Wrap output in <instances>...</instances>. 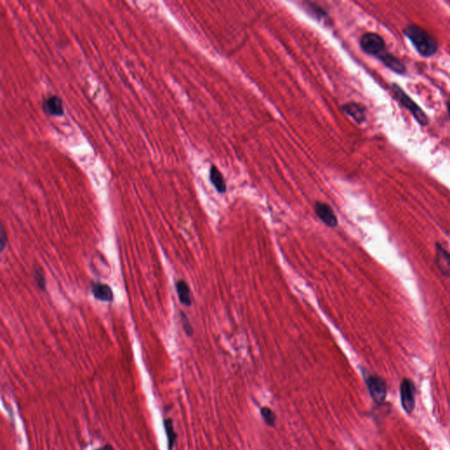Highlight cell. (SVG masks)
I'll list each match as a JSON object with an SVG mask.
<instances>
[{
    "label": "cell",
    "mask_w": 450,
    "mask_h": 450,
    "mask_svg": "<svg viewBox=\"0 0 450 450\" xmlns=\"http://www.w3.org/2000/svg\"><path fill=\"white\" fill-rule=\"evenodd\" d=\"M404 34L412 41L414 48L421 56L430 57L438 50V41L427 30L418 25H409L404 29Z\"/></svg>",
    "instance_id": "obj_1"
},
{
    "label": "cell",
    "mask_w": 450,
    "mask_h": 450,
    "mask_svg": "<svg viewBox=\"0 0 450 450\" xmlns=\"http://www.w3.org/2000/svg\"><path fill=\"white\" fill-rule=\"evenodd\" d=\"M392 90L396 98L407 110L411 112L414 119L416 120L417 123L421 126H427L429 123V119L426 113L423 111V109L420 108L419 105L417 104L415 101H413V99L408 96L405 93V91L397 84H392Z\"/></svg>",
    "instance_id": "obj_2"
},
{
    "label": "cell",
    "mask_w": 450,
    "mask_h": 450,
    "mask_svg": "<svg viewBox=\"0 0 450 450\" xmlns=\"http://www.w3.org/2000/svg\"><path fill=\"white\" fill-rule=\"evenodd\" d=\"M360 46L363 52L369 56H377L385 51L386 43L383 38L376 33H366L361 36Z\"/></svg>",
    "instance_id": "obj_3"
},
{
    "label": "cell",
    "mask_w": 450,
    "mask_h": 450,
    "mask_svg": "<svg viewBox=\"0 0 450 450\" xmlns=\"http://www.w3.org/2000/svg\"><path fill=\"white\" fill-rule=\"evenodd\" d=\"M365 383L374 401L377 404H382L385 401L387 397V385L381 376L368 374L365 376Z\"/></svg>",
    "instance_id": "obj_4"
},
{
    "label": "cell",
    "mask_w": 450,
    "mask_h": 450,
    "mask_svg": "<svg viewBox=\"0 0 450 450\" xmlns=\"http://www.w3.org/2000/svg\"><path fill=\"white\" fill-rule=\"evenodd\" d=\"M416 388L410 379L405 378L400 384V398L403 409L408 414L413 413L415 408Z\"/></svg>",
    "instance_id": "obj_5"
},
{
    "label": "cell",
    "mask_w": 450,
    "mask_h": 450,
    "mask_svg": "<svg viewBox=\"0 0 450 450\" xmlns=\"http://www.w3.org/2000/svg\"><path fill=\"white\" fill-rule=\"evenodd\" d=\"M314 210H315L316 216L326 226L331 228V229L338 226V218L330 205L321 202V201H316L314 206Z\"/></svg>",
    "instance_id": "obj_6"
},
{
    "label": "cell",
    "mask_w": 450,
    "mask_h": 450,
    "mask_svg": "<svg viewBox=\"0 0 450 450\" xmlns=\"http://www.w3.org/2000/svg\"><path fill=\"white\" fill-rule=\"evenodd\" d=\"M376 58H378L383 63L384 66H386L388 69H390L396 74H406V71H407L406 65L402 63L401 60L398 59L397 56H395L394 55H392L388 51H383Z\"/></svg>",
    "instance_id": "obj_7"
},
{
    "label": "cell",
    "mask_w": 450,
    "mask_h": 450,
    "mask_svg": "<svg viewBox=\"0 0 450 450\" xmlns=\"http://www.w3.org/2000/svg\"><path fill=\"white\" fill-rule=\"evenodd\" d=\"M436 262L443 276L450 278V253L440 244L436 245Z\"/></svg>",
    "instance_id": "obj_8"
},
{
    "label": "cell",
    "mask_w": 450,
    "mask_h": 450,
    "mask_svg": "<svg viewBox=\"0 0 450 450\" xmlns=\"http://www.w3.org/2000/svg\"><path fill=\"white\" fill-rule=\"evenodd\" d=\"M342 111L347 116L352 117L358 124H362L367 118V109L363 105L356 102H349L343 105Z\"/></svg>",
    "instance_id": "obj_9"
},
{
    "label": "cell",
    "mask_w": 450,
    "mask_h": 450,
    "mask_svg": "<svg viewBox=\"0 0 450 450\" xmlns=\"http://www.w3.org/2000/svg\"><path fill=\"white\" fill-rule=\"evenodd\" d=\"M42 109L45 114L50 116H63L64 113L63 101L56 95H51L42 102Z\"/></svg>",
    "instance_id": "obj_10"
},
{
    "label": "cell",
    "mask_w": 450,
    "mask_h": 450,
    "mask_svg": "<svg viewBox=\"0 0 450 450\" xmlns=\"http://www.w3.org/2000/svg\"><path fill=\"white\" fill-rule=\"evenodd\" d=\"M92 292L93 297L102 301H112L114 300V294L111 288L101 283H92Z\"/></svg>",
    "instance_id": "obj_11"
},
{
    "label": "cell",
    "mask_w": 450,
    "mask_h": 450,
    "mask_svg": "<svg viewBox=\"0 0 450 450\" xmlns=\"http://www.w3.org/2000/svg\"><path fill=\"white\" fill-rule=\"evenodd\" d=\"M209 179L212 183L213 186L216 188V191L220 194H223L227 190V186L225 179L223 178V174L218 170L216 165H212L209 171Z\"/></svg>",
    "instance_id": "obj_12"
},
{
    "label": "cell",
    "mask_w": 450,
    "mask_h": 450,
    "mask_svg": "<svg viewBox=\"0 0 450 450\" xmlns=\"http://www.w3.org/2000/svg\"><path fill=\"white\" fill-rule=\"evenodd\" d=\"M176 291L179 296L180 302L185 306L190 307L192 305V296L188 284L185 281L179 280L176 283Z\"/></svg>",
    "instance_id": "obj_13"
},
{
    "label": "cell",
    "mask_w": 450,
    "mask_h": 450,
    "mask_svg": "<svg viewBox=\"0 0 450 450\" xmlns=\"http://www.w3.org/2000/svg\"><path fill=\"white\" fill-rule=\"evenodd\" d=\"M164 428H165L166 436H167L169 450H172L176 439H177V434H176V432L174 430L173 421H172L171 419H166V420L164 421Z\"/></svg>",
    "instance_id": "obj_14"
},
{
    "label": "cell",
    "mask_w": 450,
    "mask_h": 450,
    "mask_svg": "<svg viewBox=\"0 0 450 450\" xmlns=\"http://www.w3.org/2000/svg\"><path fill=\"white\" fill-rule=\"evenodd\" d=\"M261 414L265 423L268 425L269 427H274L276 425V413H274L273 410L268 407H262L261 410Z\"/></svg>",
    "instance_id": "obj_15"
},
{
    "label": "cell",
    "mask_w": 450,
    "mask_h": 450,
    "mask_svg": "<svg viewBox=\"0 0 450 450\" xmlns=\"http://www.w3.org/2000/svg\"><path fill=\"white\" fill-rule=\"evenodd\" d=\"M34 281L36 283L38 288L41 291H45L46 286H47V281H46V276L44 275V272L39 267L34 268Z\"/></svg>",
    "instance_id": "obj_16"
},
{
    "label": "cell",
    "mask_w": 450,
    "mask_h": 450,
    "mask_svg": "<svg viewBox=\"0 0 450 450\" xmlns=\"http://www.w3.org/2000/svg\"><path fill=\"white\" fill-rule=\"evenodd\" d=\"M180 317H181V321H182V325L183 329H184V331L186 332V334L188 335V336H191V335L193 334V328H192V325L190 324L189 319H188V317L184 314V313H180Z\"/></svg>",
    "instance_id": "obj_17"
},
{
    "label": "cell",
    "mask_w": 450,
    "mask_h": 450,
    "mask_svg": "<svg viewBox=\"0 0 450 450\" xmlns=\"http://www.w3.org/2000/svg\"><path fill=\"white\" fill-rule=\"evenodd\" d=\"M8 237L6 231L4 230V226H2L1 233H0V245H1V251L3 252L5 246H7Z\"/></svg>",
    "instance_id": "obj_18"
},
{
    "label": "cell",
    "mask_w": 450,
    "mask_h": 450,
    "mask_svg": "<svg viewBox=\"0 0 450 450\" xmlns=\"http://www.w3.org/2000/svg\"><path fill=\"white\" fill-rule=\"evenodd\" d=\"M115 450V448L110 445V444H106L104 446L101 447V448H98L96 450Z\"/></svg>",
    "instance_id": "obj_19"
},
{
    "label": "cell",
    "mask_w": 450,
    "mask_h": 450,
    "mask_svg": "<svg viewBox=\"0 0 450 450\" xmlns=\"http://www.w3.org/2000/svg\"><path fill=\"white\" fill-rule=\"evenodd\" d=\"M447 109H448V112H449V115L450 116V101H448L447 102Z\"/></svg>",
    "instance_id": "obj_20"
}]
</instances>
